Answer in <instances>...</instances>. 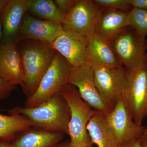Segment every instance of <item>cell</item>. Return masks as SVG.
Segmentation results:
<instances>
[{
  "label": "cell",
  "mask_w": 147,
  "mask_h": 147,
  "mask_svg": "<svg viewBox=\"0 0 147 147\" xmlns=\"http://www.w3.org/2000/svg\"><path fill=\"white\" fill-rule=\"evenodd\" d=\"M55 147H72L70 145V141L61 142Z\"/></svg>",
  "instance_id": "cell-29"
},
{
  "label": "cell",
  "mask_w": 147,
  "mask_h": 147,
  "mask_svg": "<svg viewBox=\"0 0 147 147\" xmlns=\"http://www.w3.org/2000/svg\"><path fill=\"white\" fill-rule=\"evenodd\" d=\"M88 37L86 64L91 66L116 68L122 66L110 42L95 33Z\"/></svg>",
  "instance_id": "cell-15"
},
{
  "label": "cell",
  "mask_w": 147,
  "mask_h": 147,
  "mask_svg": "<svg viewBox=\"0 0 147 147\" xmlns=\"http://www.w3.org/2000/svg\"><path fill=\"white\" fill-rule=\"evenodd\" d=\"M141 142L144 147H147V134L144 133L141 137Z\"/></svg>",
  "instance_id": "cell-30"
},
{
  "label": "cell",
  "mask_w": 147,
  "mask_h": 147,
  "mask_svg": "<svg viewBox=\"0 0 147 147\" xmlns=\"http://www.w3.org/2000/svg\"><path fill=\"white\" fill-rule=\"evenodd\" d=\"M32 127L31 121L25 116L0 114V140L11 142L16 134Z\"/></svg>",
  "instance_id": "cell-19"
},
{
  "label": "cell",
  "mask_w": 147,
  "mask_h": 147,
  "mask_svg": "<svg viewBox=\"0 0 147 147\" xmlns=\"http://www.w3.org/2000/svg\"><path fill=\"white\" fill-rule=\"evenodd\" d=\"M9 0H0V15L2 13Z\"/></svg>",
  "instance_id": "cell-28"
},
{
  "label": "cell",
  "mask_w": 147,
  "mask_h": 147,
  "mask_svg": "<svg viewBox=\"0 0 147 147\" xmlns=\"http://www.w3.org/2000/svg\"><path fill=\"white\" fill-rule=\"evenodd\" d=\"M59 93L64 98L70 109L68 135L70 145L72 147H92L86 127L96 110L83 100L77 88L73 85L65 84Z\"/></svg>",
  "instance_id": "cell-3"
},
{
  "label": "cell",
  "mask_w": 147,
  "mask_h": 147,
  "mask_svg": "<svg viewBox=\"0 0 147 147\" xmlns=\"http://www.w3.org/2000/svg\"><path fill=\"white\" fill-rule=\"evenodd\" d=\"M73 67L57 51L49 68L42 77L36 91L27 98L24 107H35L45 102L60 91L67 84Z\"/></svg>",
  "instance_id": "cell-4"
},
{
  "label": "cell",
  "mask_w": 147,
  "mask_h": 147,
  "mask_svg": "<svg viewBox=\"0 0 147 147\" xmlns=\"http://www.w3.org/2000/svg\"><path fill=\"white\" fill-rule=\"evenodd\" d=\"M64 137L63 133L32 127L16 134L11 142L14 147H55Z\"/></svg>",
  "instance_id": "cell-16"
},
{
  "label": "cell",
  "mask_w": 147,
  "mask_h": 147,
  "mask_svg": "<svg viewBox=\"0 0 147 147\" xmlns=\"http://www.w3.org/2000/svg\"><path fill=\"white\" fill-rule=\"evenodd\" d=\"M0 77L15 86H23L25 74L18 44L0 45Z\"/></svg>",
  "instance_id": "cell-14"
},
{
  "label": "cell",
  "mask_w": 147,
  "mask_h": 147,
  "mask_svg": "<svg viewBox=\"0 0 147 147\" xmlns=\"http://www.w3.org/2000/svg\"><path fill=\"white\" fill-rule=\"evenodd\" d=\"M27 13L36 18L61 24L63 17L54 1L27 0Z\"/></svg>",
  "instance_id": "cell-20"
},
{
  "label": "cell",
  "mask_w": 147,
  "mask_h": 147,
  "mask_svg": "<svg viewBox=\"0 0 147 147\" xmlns=\"http://www.w3.org/2000/svg\"><path fill=\"white\" fill-rule=\"evenodd\" d=\"M67 83L77 88L82 99L91 108L106 115L113 108L102 98L98 90L93 69L87 64L72 69Z\"/></svg>",
  "instance_id": "cell-9"
},
{
  "label": "cell",
  "mask_w": 147,
  "mask_h": 147,
  "mask_svg": "<svg viewBox=\"0 0 147 147\" xmlns=\"http://www.w3.org/2000/svg\"><path fill=\"white\" fill-rule=\"evenodd\" d=\"M27 12V0H9L0 15L3 30L1 44H18L20 30Z\"/></svg>",
  "instance_id": "cell-13"
},
{
  "label": "cell",
  "mask_w": 147,
  "mask_h": 147,
  "mask_svg": "<svg viewBox=\"0 0 147 147\" xmlns=\"http://www.w3.org/2000/svg\"><path fill=\"white\" fill-rule=\"evenodd\" d=\"M0 147H14L10 141L0 140Z\"/></svg>",
  "instance_id": "cell-27"
},
{
  "label": "cell",
  "mask_w": 147,
  "mask_h": 147,
  "mask_svg": "<svg viewBox=\"0 0 147 147\" xmlns=\"http://www.w3.org/2000/svg\"><path fill=\"white\" fill-rule=\"evenodd\" d=\"M15 89V86L6 82L0 77V101L8 97Z\"/></svg>",
  "instance_id": "cell-24"
},
{
  "label": "cell",
  "mask_w": 147,
  "mask_h": 147,
  "mask_svg": "<svg viewBox=\"0 0 147 147\" xmlns=\"http://www.w3.org/2000/svg\"><path fill=\"white\" fill-rule=\"evenodd\" d=\"M145 38L129 26L109 42L122 65L132 69L147 62Z\"/></svg>",
  "instance_id": "cell-6"
},
{
  "label": "cell",
  "mask_w": 147,
  "mask_h": 147,
  "mask_svg": "<svg viewBox=\"0 0 147 147\" xmlns=\"http://www.w3.org/2000/svg\"><path fill=\"white\" fill-rule=\"evenodd\" d=\"M103 9H114L129 12L133 7L129 0H94Z\"/></svg>",
  "instance_id": "cell-22"
},
{
  "label": "cell",
  "mask_w": 147,
  "mask_h": 147,
  "mask_svg": "<svg viewBox=\"0 0 147 147\" xmlns=\"http://www.w3.org/2000/svg\"><path fill=\"white\" fill-rule=\"evenodd\" d=\"M132 7L147 10V0H129Z\"/></svg>",
  "instance_id": "cell-25"
},
{
  "label": "cell",
  "mask_w": 147,
  "mask_h": 147,
  "mask_svg": "<svg viewBox=\"0 0 147 147\" xmlns=\"http://www.w3.org/2000/svg\"><path fill=\"white\" fill-rule=\"evenodd\" d=\"M63 31L61 24L36 18L27 13L20 30V41L35 40L51 44Z\"/></svg>",
  "instance_id": "cell-12"
},
{
  "label": "cell",
  "mask_w": 147,
  "mask_h": 147,
  "mask_svg": "<svg viewBox=\"0 0 147 147\" xmlns=\"http://www.w3.org/2000/svg\"><path fill=\"white\" fill-rule=\"evenodd\" d=\"M105 117L120 146L139 139L144 132V126L133 120L123 98Z\"/></svg>",
  "instance_id": "cell-10"
},
{
  "label": "cell",
  "mask_w": 147,
  "mask_h": 147,
  "mask_svg": "<svg viewBox=\"0 0 147 147\" xmlns=\"http://www.w3.org/2000/svg\"><path fill=\"white\" fill-rule=\"evenodd\" d=\"M129 13V26L146 38L147 36V10L133 7Z\"/></svg>",
  "instance_id": "cell-21"
},
{
  "label": "cell",
  "mask_w": 147,
  "mask_h": 147,
  "mask_svg": "<svg viewBox=\"0 0 147 147\" xmlns=\"http://www.w3.org/2000/svg\"><path fill=\"white\" fill-rule=\"evenodd\" d=\"M129 12L104 9L96 28L95 33L110 41L129 26Z\"/></svg>",
  "instance_id": "cell-17"
},
{
  "label": "cell",
  "mask_w": 147,
  "mask_h": 147,
  "mask_svg": "<svg viewBox=\"0 0 147 147\" xmlns=\"http://www.w3.org/2000/svg\"><path fill=\"white\" fill-rule=\"evenodd\" d=\"M146 49L147 50V42H146Z\"/></svg>",
  "instance_id": "cell-33"
},
{
  "label": "cell",
  "mask_w": 147,
  "mask_h": 147,
  "mask_svg": "<svg viewBox=\"0 0 147 147\" xmlns=\"http://www.w3.org/2000/svg\"><path fill=\"white\" fill-rule=\"evenodd\" d=\"M120 147H144L141 142V137L137 140L128 143L127 144L123 145Z\"/></svg>",
  "instance_id": "cell-26"
},
{
  "label": "cell",
  "mask_w": 147,
  "mask_h": 147,
  "mask_svg": "<svg viewBox=\"0 0 147 147\" xmlns=\"http://www.w3.org/2000/svg\"><path fill=\"white\" fill-rule=\"evenodd\" d=\"M25 74L22 90L29 98L35 93L54 59L56 51L51 45L35 40L18 43Z\"/></svg>",
  "instance_id": "cell-2"
},
{
  "label": "cell",
  "mask_w": 147,
  "mask_h": 147,
  "mask_svg": "<svg viewBox=\"0 0 147 147\" xmlns=\"http://www.w3.org/2000/svg\"><path fill=\"white\" fill-rule=\"evenodd\" d=\"M144 133H145V134H147V127L145 129V131Z\"/></svg>",
  "instance_id": "cell-32"
},
{
  "label": "cell",
  "mask_w": 147,
  "mask_h": 147,
  "mask_svg": "<svg viewBox=\"0 0 147 147\" xmlns=\"http://www.w3.org/2000/svg\"><path fill=\"white\" fill-rule=\"evenodd\" d=\"M104 10L94 1L77 0L72 10L63 19L61 25L63 30L90 36L94 33Z\"/></svg>",
  "instance_id": "cell-7"
},
{
  "label": "cell",
  "mask_w": 147,
  "mask_h": 147,
  "mask_svg": "<svg viewBox=\"0 0 147 147\" xmlns=\"http://www.w3.org/2000/svg\"><path fill=\"white\" fill-rule=\"evenodd\" d=\"M54 1L63 18L72 10L76 4L77 0H55Z\"/></svg>",
  "instance_id": "cell-23"
},
{
  "label": "cell",
  "mask_w": 147,
  "mask_h": 147,
  "mask_svg": "<svg viewBox=\"0 0 147 147\" xmlns=\"http://www.w3.org/2000/svg\"><path fill=\"white\" fill-rule=\"evenodd\" d=\"M92 68L98 90L105 102L113 109L122 98L126 87L125 68L123 66L116 68Z\"/></svg>",
  "instance_id": "cell-8"
},
{
  "label": "cell",
  "mask_w": 147,
  "mask_h": 147,
  "mask_svg": "<svg viewBox=\"0 0 147 147\" xmlns=\"http://www.w3.org/2000/svg\"><path fill=\"white\" fill-rule=\"evenodd\" d=\"M3 39V30L2 27L1 23L0 20V45L1 44L2 42Z\"/></svg>",
  "instance_id": "cell-31"
},
{
  "label": "cell",
  "mask_w": 147,
  "mask_h": 147,
  "mask_svg": "<svg viewBox=\"0 0 147 147\" xmlns=\"http://www.w3.org/2000/svg\"><path fill=\"white\" fill-rule=\"evenodd\" d=\"M125 71L127 84L122 98L135 122L142 125L147 116V62L137 68H125Z\"/></svg>",
  "instance_id": "cell-5"
},
{
  "label": "cell",
  "mask_w": 147,
  "mask_h": 147,
  "mask_svg": "<svg viewBox=\"0 0 147 147\" xmlns=\"http://www.w3.org/2000/svg\"><path fill=\"white\" fill-rule=\"evenodd\" d=\"M88 37L75 32L63 30L51 44L52 47L74 68L86 63Z\"/></svg>",
  "instance_id": "cell-11"
},
{
  "label": "cell",
  "mask_w": 147,
  "mask_h": 147,
  "mask_svg": "<svg viewBox=\"0 0 147 147\" xmlns=\"http://www.w3.org/2000/svg\"><path fill=\"white\" fill-rule=\"evenodd\" d=\"M86 129L92 143L98 147H120L104 114L96 110Z\"/></svg>",
  "instance_id": "cell-18"
},
{
  "label": "cell",
  "mask_w": 147,
  "mask_h": 147,
  "mask_svg": "<svg viewBox=\"0 0 147 147\" xmlns=\"http://www.w3.org/2000/svg\"><path fill=\"white\" fill-rule=\"evenodd\" d=\"M9 113L25 116L31 121L34 127L69 134L70 109L66 100L60 93L36 107H17L9 110Z\"/></svg>",
  "instance_id": "cell-1"
}]
</instances>
